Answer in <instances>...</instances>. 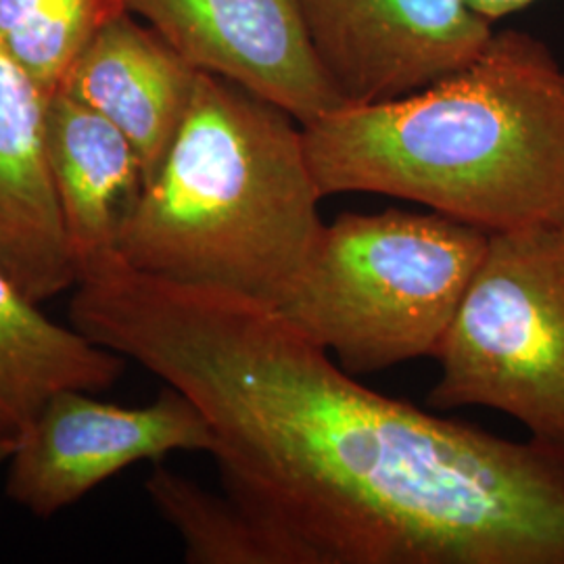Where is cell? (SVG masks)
Segmentation results:
<instances>
[{
  "mask_svg": "<svg viewBox=\"0 0 564 564\" xmlns=\"http://www.w3.org/2000/svg\"><path fill=\"white\" fill-rule=\"evenodd\" d=\"M15 447H18V440H11V437L0 435V464L11 460Z\"/></svg>",
  "mask_w": 564,
  "mask_h": 564,
  "instance_id": "16",
  "label": "cell"
},
{
  "mask_svg": "<svg viewBox=\"0 0 564 564\" xmlns=\"http://www.w3.org/2000/svg\"><path fill=\"white\" fill-rule=\"evenodd\" d=\"M487 241L437 212L341 214L272 307L354 377L435 358Z\"/></svg>",
  "mask_w": 564,
  "mask_h": 564,
  "instance_id": "4",
  "label": "cell"
},
{
  "mask_svg": "<svg viewBox=\"0 0 564 564\" xmlns=\"http://www.w3.org/2000/svg\"><path fill=\"white\" fill-rule=\"evenodd\" d=\"M199 74L151 25L123 11L86 44L59 90L120 130L141 160L147 184L181 128Z\"/></svg>",
  "mask_w": 564,
  "mask_h": 564,
  "instance_id": "10",
  "label": "cell"
},
{
  "mask_svg": "<svg viewBox=\"0 0 564 564\" xmlns=\"http://www.w3.org/2000/svg\"><path fill=\"white\" fill-rule=\"evenodd\" d=\"M429 405H481L564 452V223L489 232Z\"/></svg>",
  "mask_w": 564,
  "mask_h": 564,
  "instance_id": "5",
  "label": "cell"
},
{
  "mask_svg": "<svg viewBox=\"0 0 564 564\" xmlns=\"http://www.w3.org/2000/svg\"><path fill=\"white\" fill-rule=\"evenodd\" d=\"M69 318L197 405L281 564H564V452L375 393L268 303L118 253Z\"/></svg>",
  "mask_w": 564,
  "mask_h": 564,
  "instance_id": "1",
  "label": "cell"
},
{
  "mask_svg": "<svg viewBox=\"0 0 564 564\" xmlns=\"http://www.w3.org/2000/svg\"><path fill=\"white\" fill-rule=\"evenodd\" d=\"M303 128L237 82L202 72L160 170L121 224L134 270L274 305L324 223Z\"/></svg>",
  "mask_w": 564,
  "mask_h": 564,
  "instance_id": "3",
  "label": "cell"
},
{
  "mask_svg": "<svg viewBox=\"0 0 564 564\" xmlns=\"http://www.w3.org/2000/svg\"><path fill=\"white\" fill-rule=\"evenodd\" d=\"M176 449H214V433L197 405L167 387L137 408L99 402L65 389L44 403L9 460L7 494L48 519L132 464Z\"/></svg>",
  "mask_w": 564,
  "mask_h": 564,
  "instance_id": "6",
  "label": "cell"
},
{
  "mask_svg": "<svg viewBox=\"0 0 564 564\" xmlns=\"http://www.w3.org/2000/svg\"><path fill=\"white\" fill-rule=\"evenodd\" d=\"M0 268V435L18 440L44 403L65 389L97 393L126 368L120 354L74 324L48 318Z\"/></svg>",
  "mask_w": 564,
  "mask_h": 564,
  "instance_id": "12",
  "label": "cell"
},
{
  "mask_svg": "<svg viewBox=\"0 0 564 564\" xmlns=\"http://www.w3.org/2000/svg\"><path fill=\"white\" fill-rule=\"evenodd\" d=\"M44 102L0 42V268L39 303L78 282L46 162Z\"/></svg>",
  "mask_w": 564,
  "mask_h": 564,
  "instance_id": "9",
  "label": "cell"
},
{
  "mask_svg": "<svg viewBox=\"0 0 564 564\" xmlns=\"http://www.w3.org/2000/svg\"><path fill=\"white\" fill-rule=\"evenodd\" d=\"M199 72L237 82L302 126L345 107L310 42L302 0H121Z\"/></svg>",
  "mask_w": 564,
  "mask_h": 564,
  "instance_id": "8",
  "label": "cell"
},
{
  "mask_svg": "<svg viewBox=\"0 0 564 564\" xmlns=\"http://www.w3.org/2000/svg\"><path fill=\"white\" fill-rule=\"evenodd\" d=\"M144 489L184 544L193 564H281L270 540L228 494L220 498L178 473L158 466Z\"/></svg>",
  "mask_w": 564,
  "mask_h": 564,
  "instance_id": "13",
  "label": "cell"
},
{
  "mask_svg": "<svg viewBox=\"0 0 564 564\" xmlns=\"http://www.w3.org/2000/svg\"><path fill=\"white\" fill-rule=\"evenodd\" d=\"M44 149L80 279L118 256L121 224L141 197L144 170L120 130L65 90L46 95Z\"/></svg>",
  "mask_w": 564,
  "mask_h": 564,
  "instance_id": "11",
  "label": "cell"
},
{
  "mask_svg": "<svg viewBox=\"0 0 564 564\" xmlns=\"http://www.w3.org/2000/svg\"><path fill=\"white\" fill-rule=\"evenodd\" d=\"M121 0H0V42L44 95L59 90Z\"/></svg>",
  "mask_w": 564,
  "mask_h": 564,
  "instance_id": "14",
  "label": "cell"
},
{
  "mask_svg": "<svg viewBox=\"0 0 564 564\" xmlns=\"http://www.w3.org/2000/svg\"><path fill=\"white\" fill-rule=\"evenodd\" d=\"M302 128L323 197H398L485 232L564 223V69L521 30L423 90Z\"/></svg>",
  "mask_w": 564,
  "mask_h": 564,
  "instance_id": "2",
  "label": "cell"
},
{
  "mask_svg": "<svg viewBox=\"0 0 564 564\" xmlns=\"http://www.w3.org/2000/svg\"><path fill=\"white\" fill-rule=\"evenodd\" d=\"M302 11L345 105L423 90L477 59L494 36L466 0H302Z\"/></svg>",
  "mask_w": 564,
  "mask_h": 564,
  "instance_id": "7",
  "label": "cell"
},
{
  "mask_svg": "<svg viewBox=\"0 0 564 564\" xmlns=\"http://www.w3.org/2000/svg\"><path fill=\"white\" fill-rule=\"evenodd\" d=\"M466 2L477 15H481L484 20L494 23V21L500 20L505 15H510L514 11H521L524 7L533 4L535 0H466Z\"/></svg>",
  "mask_w": 564,
  "mask_h": 564,
  "instance_id": "15",
  "label": "cell"
}]
</instances>
